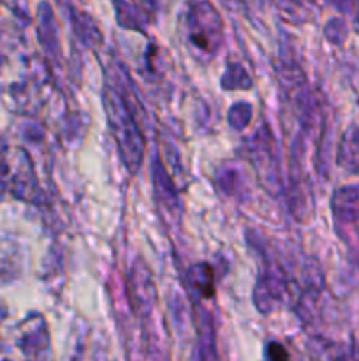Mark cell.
I'll list each match as a JSON object with an SVG mask.
<instances>
[{
  "instance_id": "obj_1",
  "label": "cell",
  "mask_w": 359,
  "mask_h": 361,
  "mask_svg": "<svg viewBox=\"0 0 359 361\" xmlns=\"http://www.w3.org/2000/svg\"><path fill=\"white\" fill-rule=\"evenodd\" d=\"M104 106L108 115L109 129L122 154L123 164L130 173L139 171L144 157V141L136 126L132 111L125 99L113 87H106Z\"/></svg>"
},
{
  "instance_id": "obj_2",
  "label": "cell",
  "mask_w": 359,
  "mask_h": 361,
  "mask_svg": "<svg viewBox=\"0 0 359 361\" xmlns=\"http://www.w3.org/2000/svg\"><path fill=\"white\" fill-rule=\"evenodd\" d=\"M183 32L197 59L211 60L224 44V21L208 0H194L185 13Z\"/></svg>"
},
{
  "instance_id": "obj_3",
  "label": "cell",
  "mask_w": 359,
  "mask_h": 361,
  "mask_svg": "<svg viewBox=\"0 0 359 361\" xmlns=\"http://www.w3.org/2000/svg\"><path fill=\"white\" fill-rule=\"evenodd\" d=\"M333 215L338 224H354L359 221V185L334 190Z\"/></svg>"
},
{
  "instance_id": "obj_4",
  "label": "cell",
  "mask_w": 359,
  "mask_h": 361,
  "mask_svg": "<svg viewBox=\"0 0 359 361\" xmlns=\"http://www.w3.org/2000/svg\"><path fill=\"white\" fill-rule=\"evenodd\" d=\"M338 164L359 176V127L351 126L344 133L338 148Z\"/></svg>"
},
{
  "instance_id": "obj_5",
  "label": "cell",
  "mask_w": 359,
  "mask_h": 361,
  "mask_svg": "<svg viewBox=\"0 0 359 361\" xmlns=\"http://www.w3.org/2000/svg\"><path fill=\"white\" fill-rule=\"evenodd\" d=\"M113 4H115L116 21H118L120 27L144 32L150 14L144 13L136 4H129L127 0H113Z\"/></svg>"
},
{
  "instance_id": "obj_6",
  "label": "cell",
  "mask_w": 359,
  "mask_h": 361,
  "mask_svg": "<svg viewBox=\"0 0 359 361\" xmlns=\"http://www.w3.org/2000/svg\"><path fill=\"white\" fill-rule=\"evenodd\" d=\"M153 185H155V196L160 201L162 207L165 210H169L171 214H176L178 212V196L175 192V187H172L171 180H169L168 173H164L160 162H155L153 169Z\"/></svg>"
},
{
  "instance_id": "obj_7",
  "label": "cell",
  "mask_w": 359,
  "mask_h": 361,
  "mask_svg": "<svg viewBox=\"0 0 359 361\" xmlns=\"http://www.w3.org/2000/svg\"><path fill=\"white\" fill-rule=\"evenodd\" d=\"M70 21H73L74 32H76L77 37H80L84 44L95 46L102 41L101 30L97 28V23H95L94 18H92L90 14L70 7Z\"/></svg>"
},
{
  "instance_id": "obj_8",
  "label": "cell",
  "mask_w": 359,
  "mask_h": 361,
  "mask_svg": "<svg viewBox=\"0 0 359 361\" xmlns=\"http://www.w3.org/2000/svg\"><path fill=\"white\" fill-rule=\"evenodd\" d=\"M189 281L190 284L194 286V289H196L203 298H211V296H213V270H211L210 264L199 263L196 264V267L190 268Z\"/></svg>"
},
{
  "instance_id": "obj_9",
  "label": "cell",
  "mask_w": 359,
  "mask_h": 361,
  "mask_svg": "<svg viewBox=\"0 0 359 361\" xmlns=\"http://www.w3.org/2000/svg\"><path fill=\"white\" fill-rule=\"evenodd\" d=\"M324 32H326V37L329 39L331 42L340 44V42H344V39L347 37V25H345V21L340 20V18H333V20L326 25Z\"/></svg>"
},
{
  "instance_id": "obj_10",
  "label": "cell",
  "mask_w": 359,
  "mask_h": 361,
  "mask_svg": "<svg viewBox=\"0 0 359 361\" xmlns=\"http://www.w3.org/2000/svg\"><path fill=\"white\" fill-rule=\"evenodd\" d=\"M266 361H291L289 351L278 342H270L266 348Z\"/></svg>"
},
{
  "instance_id": "obj_11",
  "label": "cell",
  "mask_w": 359,
  "mask_h": 361,
  "mask_svg": "<svg viewBox=\"0 0 359 361\" xmlns=\"http://www.w3.org/2000/svg\"><path fill=\"white\" fill-rule=\"evenodd\" d=\"M136 6L141 7L146 14H150L155 9V0H136Z\"/></svg>"
},
{
  "instance_id": "obj_12",
  "label": "cell",
  "mask_w": 359,
  "mask_h": 361,
  "mask_svg": "<svg viewBox=\"0 0 359 361\" xmlns=\"http://www.w3.org/2000/svg\"><path fill=\"white\" fill-rule=\"evenodd\" d=\"M354 28L358 30V34H359V0H358V4H355V11H354Z\"/></svg>"
}]
</instances>
